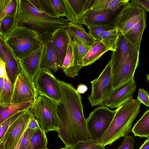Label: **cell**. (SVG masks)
<instances>
[{"label":"cell","mask_w":149,"mask_h":149,"mask_svg":"<svg viewBox=\"0 0 149 149\" xmlns=\"http://www.w3.org/2000/svg\"><path fill=\"white\" fill-rule=\"evenodd\" d=\"M61 97L58 104V136L65 145L92 139L84 116L82 97L72 84L57 79Z\"/></svg>","instance_id":"6da1fadb"},{"label":"cell","mask_w":149,"mask_h":149,"mask_svg":"<svg viewBox=\"0 0 149 149\" xmlns=\"http://www.w3.org/2000/svg\"><path fill=\"white\" fill-rule=\"evenodd\" d=\"M68 21L67 19L53 16L40 11L28 0H18L14 27L24 26L34 30L42 36L51 35L59 29H67Z\"/></svg>","instance_id":"7a4b0ae2"},{"label":"cell","mask_w":149,"mask_h":149,"mask_svg":"<svg viewBox=\"0 0 149 149\" xmlns=\"http://www.w3.org/2000/svg\"><path fill=\"white\" fill-rule=\"evenodd\" d=\"M141 103L138 99H132L117 108L111 123L101 139V144L105 146L111 145L120 138L128 135L140 111Z\"/></svg>","instance_id":"3957f363"},{"label":"cell","mask_w":149,"mask_h":149,"mask_svg":"<svg viewBox=\"0 0 149 149\" xmlns=\"http://www.w3.org/2000/svg\"><path fill=\"white\" fill-rule=\"evenodd\" d=\"M4 40L19 59L27 56L44 44L42 38L36 31L20 26L14 27Z\"/></svg>","instance_id":"277c9868"},{"label":"cell","mask_w":149,"mask_h":149,"mask_svg":"<svg viewBox=\"0 0 149 149\" xmlns=\"http://www.w3.org/2000/svg\"><path fill=\"white\" fill-rule=\"evenodd\" d=\"M58 104L46 96L40 95L30 109L46 133L59 130Z\"/></svg>","instance_id":"5b68a950"},{"label":"cell","mask_w":149,"mask_h":149,"mask_svg":"<svg viewBox=\"0 0 149 149\" xmlns=\"http://www.w3.org/2000/svg\"><path fill=\"white\" fill-rule=\"evenodd\" d=\"M90 83L91 91L88 100L92 106H101L114 89L111 58L99 75Z\"/></svg>","instance_id":"8992f818"},{"label":"cell","mask_w":149,"mask_h":149,"mask_svg":"<svg viewBox=\"0 0 149 149\" xmlns=\"http://www.w3.org/2000/svg\"><path fill=\"white\" fill-rule=\"evenodd\" d=\"M116 110H111L105 106L96 108L86 119L87 128L92 139L101 144V139L111 123Z\"/></svg>","instance_id":"52a82bcc"},{"label":"cell","mask_w":149,"mask_h":149,"mask_svg":"<svg viewBox=\"0 0 149 149\" xmlns=\"http://www.w3.org/2000/svg\"><path fill=\"white\" fill-rule=\"evenodd\" d=\"M146 13V11L136 3L129 2L116 15L115 26L125 35Z\"/></svg>","instance_id":"ba28073f"},{"label":"cell","mask_w":149,"mask_h":149,"mask_svg":"<svg viewBox=\"0 0 149 149\" xmlns=\"http://www.w3.org/2000/svg\"><path fill=\"white\" fill-rule=\"evenodd\" d=\"M34 83L38 96L41 95L46 96L58 103L61 101L57 79L51 71L40 69L34 79Z\"/></svg>","instance_id":"9c48e42d"},{"label":"cell","mask_w":149,"mask_h":149,"mask_svg":"<svg viewBox=\"0 0 149 149\" xmlns=\"http://www.w3.org/2000/svg\"><path fill=\"white\" fill-rule=\"evenodd\" d=\"M32 113L28 110L18 118L7 129L0 143L4 149H14L28 128Z\"/></svg>","instance_id":"30bf717a"},{"label":"cell","mask_w":149,"mask_h":149,"mask_svg":"<svg viewBox=\"0 0 149 149\" xmlns=\"http://www.w3.org/2000/svg\"><path fill=\"white\" fill-rule=\"evenodd\" d=\"M38 97L34 81L23 70L14 84L12 103H20L32 99H37Z\"/></svg>","instance_id":"8fae6325"},{"label":"cell","mask_w":149,"mask_h":149,"mask_svg":"<svg viewBox=\"0 0 149 149\" xmlns=\"http://www.w3.org/2000/svg\"><path fill=\"white\" fill-rule=\"evenodd\" d=\"M134 78L114 89L101 106L111 109L118 108L127 101L132 99L136 87Z\"/></svg>","instance_id":"7c38bea8"},{"label":"cell","mask_w":149,"mask_h":149,"mask_svg":"<svg viewBox=\"0 0 149 149\" xmlns=\"http://www.w3.org/2000/svg\"><path fill=\"white\" fill-rule=\"evenodd\" d=\"M66 17L70 23L82 25L83 19L93 3V0H63Z\"/></svg>","instance_id":"4fadbf2b"},{"label":"cell","mask_w":149,"mask_h":149,"mask_svg":"<svg viewBox=\"0 0 149 149\" xmlns=\"http://www.w3.org/2000/svg\"><path fill=\"white\" fill-rule=\"evenodd\" d=\"M139 51L132 45L130 51L125 62L119 72L113 79V89L134 77L139 62Z\"/></svg>","instance_id":"5bb4252c"},{"label":"cell","mask_w":149,"mask_h":149,"mask_svg":"<svg viewBox=\"0 0 149 149\" xmlns=\"http://www.w3.org/2000/svg\"><path fill=\"white\" fill-rule=\"evenodd\" d=\"M51 35L41 36L44 43V47L41 61L40 70L45 69L56 72L62 68L59 56L51 38Z\"/></svg>","instance_id":"9a60e30c"},{"label":"cell","mask_w":149,"mask_h":149,"mask_svg":"<svg viewBox=\"0 0 149 149\" xmlns=\"http://www.w3.org/2000/svg\"><path fill=\"white\" fill-rule=\"evenodd\" d=\"M132 44L121 33L116 44V50L111 51L113 79L119 72L129 55Z\"/></svg>","instance_id":"2e32d148"},{"label":"cell","mask_w":149,"mask_h":149,"mask_svg":"<svg viewBox=\"0 0 149 149\" xmlns=\"http://www.w3.org/2000/svg\"><path fill=\"white\" fill-rule=\"evenodd\" d=\"M0 45L3 52L2 60L5 63L8 77L12 84H14L18 76L22 72L19 60L6 43L4 38L0 35Z\"/></svg>","instance_id":"e0dca14e"},{"label":"cell","mask_w":149,"mask_h":149,"mask_svg":"<svg viewBox=\"0 0 149 149\" xmlns=\"http://www.w3.org/2000/svg\"><path fill=\"white\" fill-rule=\"evenodd\" d=\"M82 67L72 38L69 43L62 69L68 77L74 78L78 75Z\"/></svg>","instance_id":"ac0fdd59"},{"label":"cell","mask_w":149,"mask_h":149,"mask_svg":"<svg viewBox=\"0 0 149 149\" xmlns=\"http://www.w3.org/2000/svg\"><path fill=\"white\" fill-rule=\"evenodd\" d=\"M43 45L27 56L19 59L24 71L33 81L40 70Z\"/></svg>","instance_id":"d6986e66"},{"label":"cell","mask_w":149,"mask_h":149,"mask_svg":"<svg viewBox=\"0 0 149 149\" xmlns=\"http://www.w3.org/2000/svg\"><path fill=\"white\" fill-rule=\"evenodd\" d=\"M118 10L97 12L90 8L87 12L83 19V24L87 27L104 24H114V21Z\"/></svg>","instance_id":"ffe728a7"},{"label":"cell","mask_w":149,"mask_h":149,"mask_svg":"<svg viewBox=\"0 0 149 149\" xmlns=\"http://www.w3.org/2000/svg\"><path fill=\"white\" fill-rule=\"evenodd\" d=\"M72 38L67 28L58 29L51 35V40L58 52L62 67L69 43Z\"/></svg>","instance_id":"44dd1931"},{"label":"cell","mask_w":149,"mask_h":149,"mask_svg":"<svg viewBox=\"0 0 149 149\" xmlns=\"http://www.w3.org/2000/svg\"><path fill=\"white\" fill-rule=\"evenodd\" d=\"M36 100L32 99L20 103L0 104V124L20 112L30 110Z\"/></svg>","instance_id":"7402d4cb"},{"label":"cell","mask_w":149,"mask_h":149,"mask_svg":"<svg viewBox=\"0 0 149 149\" xmlns=\"http://www.w3.org/2000/svg\"><path fill=\"white\" fill-rule=\"evenodd\" d=\"M146 14H144L125 35L128 41L137 50H139L143 32L146 26Z\"/></svg>","instance_id":"603a6c76"},{"label":"cell","mask_w":149,"mask_h":149,"mask_svg":"<svg viewBox=\"0 0 149 149\" xmlns=\"http://www.w3.org/2000/svg\"><path fill=\"white\" fill-rule=\"evenodd\" d=\"M110 50L101 41H95L82 60V67L90 65L97 60L105 53Z\"/></svg>","instance_id":"cb8c5ba5"},{"label":"cell","mask_w":149,"mask_h":149,"mask_svg":"<svg viewBox=\"0 0 149 149\" xmlns=\"http://www.w3.org/2000/svg\"><path fill=\"white\" fill-rule=\"evenodd\" d=\"M129 2V0H95L91 9L97 12L115 11Z\"/></svg>","instance_id":"d4e9b609"},{"label":"cell","mask_w":149,"mask_h":149,"mask_svg":"<svg viewBox=\"0 0 149 149\" xmlns=\"http://www.w3.org/2000/svg\"><path fill=\"white\" fill-rule=\"evenodd\" d=\"M67 30L71 36L76 37L89 47L95 42V40L87 33L82 25L73 24L69 22Z\"/></svg>","instance_id":"484cf974"},{"label":"cell","mask_w":149,"mask_h":149,"mask_svg":"<svg viewBox=\"0 0 149 149\" xmlns=\"http://www.w3.org/2000/svg\"><path fill=\"white\" fill-rule=\"evenodd\" d=\"M131 131L135 136L146 137L149 134V109L145 111Z\"/></svg>","instance_id":"4316f807"},{"label":"cell","mask_w":149,"mask_h":149,"mask_svg":"<svg viewBox=\"0 0 149 149\" xmlns=\"http://www.w3.org/2000/svg\"><path fill=\"white\" fill-rule=\"evenodd\" d=\"M121 33L116 27L103 32L101 35V41L111 51L116 50V44Z\"/></svg>","instance_id":"83f0119b"},{"label":"cell","mask_w":149,"mask_h":149,"mask_svg":"<svg viewBox=\"0 0 149 149\" xmlns=\"http://www.w3.org/2000/svg\"><path fill=\"white\" fill-rule=\"evenodd\" d=\"M48 143L46 133L41 128L35 131L27 149H45Z\"/></svg>","instance_id":"f1b7e54d"},{"label":"cell","mask_w":149,"mask_h":149,"mask_svg":"<svg viewBox=\"0 0 149 149\" xmlns=\"http://www.w3.org/2000/svg\"><path fill=\"white\" fill-rule=\"evenodd\" d=\"M18 0H0V20L6 16L15 15Z\"/></svg>","instance_id":"f546056e"},{"label":"cell","mask_w":149,"mask_h":149,"mask_svg":"<svg viewBox=\"0 0 149 149\" xmlns=\"http://www.w3.org/2000/svg\"><path fill=\"white\" fill-rule=\"evenodd\" d=\"M114 24H101L87 27L88 33L95 41H101V36L104 32L115 28Z\"/></svg>","instance_id":"4dcf8cb0"},{"label":"cell","mask_w":149,"mask_h":149,"mask_svg":"<svg viewBox=\"0 0 149 149\" xmlns=\"http://www.w3.org/2000/svg\"><path fill=\"white\" fill-rule=\"evenodd\" d=\"M5 83L3 88L0 92V104L12 103L13 90V85L8 77L5 78Z\"/></svg>","instance_id":"1f68e13d"},{"label":"cell","mask_w":149,"mask_h":149,"mask_svg":"<svg viewBox=\"0 0 149 149\" xmlns=\"http://www.w3.org/2000/svg\"><path fill=\"white\" fill-rule=\"evenodd\" d=\"M15 16H6L0 20V35L4 39L14 27Z\"/></svg>","instance_id":"d6a6232c"},{"label":"cell","mask_w":149,"mask_h":149,"mask_svg":"<svg viewBox=\"0 0 149 149\" xmlns=\"http://www.w3.org/2000/svg\"><path fill=\"white\" fill-rule=\"evenodd\" d=\"M70 148L72 149H105V146L96 143L92 139L79 141Z\"/></svg>","instance_id":"836d02e7"},{"label":"cell","mask_w":149,"mask_h":149,"mask_svg":"<svg viewBox=\"0 0 149 149\" xmlns=\"http://www.w3.org/2000/svg\"><path fill=\"white\" fill-rule=\"evenodd\" d=\"M26 111L20 112L8 118L0 124V141L1 140L8 128Z\"/></svg>","instance_id":"e575fe53"},{"label":"cell","mask_w":149,"mask_h":149,"mask_svg":"<svg viewBox=\"0 0 149 149\" xmlns=\"http://www.w3.org/2000/svg\"><path fill=\"white\" fill-rule=\"evenodd\" d=\"M71 37L74 44L79 59L82 62V59L91 47L88 46L77 37L74 36Z\"/></svg>","instance_id":"d590c367"},{"label":"cell","mask_w":149,"mask_h":149,"mask_svg":"<svg viewBox=\"0 0 149 149\" xmlns=\"http://www.w3.org/2000/svg\"><path fill=\"white\" fill-rule=\"evenodd\" d=\"M35 130L27 128L24 134L18 149H27Z\"/></svg>","instance_id":"8d00e7d4"},{"label":"cell","mask_w":149,"mask_h":149,"mask_svg":"<svg viewBox=\"0 0 149 149\" xmlns=\"http://www.w3.org/2000/svg\"><path fill=\"white\" fill-rule=\"evenodd\" d=\"M55 11L59 17L65 16V10L63 0H51Z\"/></svg>","instance_id":"74e56055"},{"label":"cell","mask_w":149,"mask_h":149,"mask_svg":"<svg viewBox=\"0 0 149 149\" xmlns=\"http://www.w3.org/2000/svg\"><path fill=\"white\" fill-rule=\"evenodd\" d=\"M135 140L132 136L124 137L120 146L117 149H134Z\"/></svg>","instance_id":"f35d334b"},{"label":"cell","mask_w":149,"mask_h":149,"mask_svg":"<svg viewBox=\"0 0 149 149\" xmlns=\"http://www.w3.org/2000/svg\"><path fill=\"white\" fill-rule=\"evenodd\" d=\"M137 99L141 103L149 107V95L147 91L143 88L139 89Z\"/></svg>","instance_id":"ab89813d"},{"label":"cell","mask_w":149,"mask_h":149,"mask_svg":"<svg viewBox=\"0 0 149 149\" xmlns=\"http://www.w3.org/2000/svg\"><path fill=\"white\" fill-rule=\"evenodd\" d=\"M41 1L43 4L46 13L53 16L59 17L51 0H41Z\"/></svg>","instance_id":"60d3db41"},{"label":"cell","mask_w":149,"mask_h":149,"mask_svg":"<svg viewBox=\"0 0 149 149\" xmlns=\"http://www.w3.org/2000/svg\"><path fill=\"white\" fill-rule=\"evenodd\" d=\"M27 128L36 130L41 128L37 120L32 113Z\"/></svg>","instance_id":"b9f144b4"},{"label":"cell","mask_w":149,"mask_h":149,"mask_svg":"<svg viewBox=\"0 0 149 149\" xmlns=\"http://www.w3.org/2000/svg\"><path fill=\"white\" fill-rule=\"evenodd\" d=\"M140 6L146 11L149 12V0H132Z\"/></svg>","instance_id":"7bdbcfd3"},{"label":"cell","mask_w":149,"mask_h":149,"mask_svg":"<svg viewBox=\"0 0 149 149\" xmlns=\"http://www.w3.org/2000/svg\"><path fill=\"white\" fill-rule=\"evenodd\" d=\"M8 77L6 67L5 63L0 58V78Z\"/></svg>","instance_id":"ee69618b"},{"label":"cell","mask_w":149,"mask_h":149,"mask_svg":"<svg viewBox=\"0 0 149 149\" xmlns=\"http://www.w3.org/2000/svg\"><path fill=\"white\" fill-rule=\"evenodd\" d=\"M87 89L88 88L84 84H80L77 86L76 90L77 92L80 94L85 93Z\"/></svg>","instance_id":"f6af8a7d"},{"label":"cell","mask_w":149,"mask_h":149,"mask_svg":"<svg viewBox=\"0 0 149 149\" xmlns=\"http://www.w3.org/2000/svg\"><path fill=\"white\" fill-rule=\"evenodd\" d=\"M139 149H149V139H146Z\"/></svg>","instance_id":"bcb514c9"},{"label":"cell","mask_w":149,"mask_h":149,"mask_svg":"<svg viewBox=\"0 0 149 149\" xmlns=\"http://www.w3.org/2000/svg\"><path fill=\"white\" fill-rule=\"evenodd\" d=\"M0 92L2 90L4 86L5 83V78H0Z\"/></svg>","instance_id":"7dc6e473"},{"label":"cell","mask_w":149,"mask_h":149,"mask_svg":"<svg viewBox=\"0 0 149 149\" xmlns=\"http://www.w3.org/2000/svg\"><path fill=\"white\" fill-rule=\"evenodd\" d=\"M23 134L22 136L21 139H20L19 141V143H18V144L17 145V146H16V147L14 149H19L22 138L23 136Z\"/></svg>","instance_id":"c3c4849f"},{"label":"cell","mask_w":149,"mask_h":149,"mask_svg":"<svg viewBox=\"0 0 149 149\" xmlns=\"http://www.w3.org/2000/svg\"><path fill=\"white\" fill-rule=\"evenodd\" d=\"M0 149H4L3 145L1 143H0Z\"/></svg>","instance_id":"681fc988"},{"label":"cell","mask_w":149,"mask_h":149,"mask_svg":"<svg viewBox=\"0 0 149 149\" xmlns=\"http://www.w3.org/2000/svg\"><path fill=\"white\" fill-rule=\"evenodd\" d=\"M146 80L149 83V74L147 75L146 77Z\"/></svg>","instance_id":"f907efd6"},{"label":"cell","mask_w":149,"mask_h":149,"mask_svg":"<svg viewBox=\"0 0 149 149\" xmlns=\"http://www.w3.org/2000/svg\"><path fill=\"white\" fill-rule=\"evenodd\" d=\"M60 149H72L71 148H66L65 147V148H60Z\"/></svg>","instance_id":"816d5d0a"},{"label":"cell","mask_w":149,"mask_h":149,"mask_svg":"<svg viewBox=\"0 0 149 149\" xmlns=\"http://www.w3.org/2000/svg\"><path fill=\"white\" fill-rule=\"evenodd\" d=\"M146 137L149 139V134Z\"/></svg>","instance_id":"f5cc1de1"},{"label":"cell","mask_w":149,"mask_h":149,"mask_svg":"<svg viewBox=\"0 0 149 149\" xmlns=\"http://www.w3.org/2000/svg\"><path fill=\"white\" fill-rule=\"evenodd\" d=\"M45 149H48V148H47Z\"/></svg>","instance_id":"db71d44e"}]
</instances>
